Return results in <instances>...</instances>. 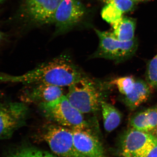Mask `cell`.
<instances>
[{
  "label": "cell",
  "instance_id": "d6986e66",
  "mask_svg": "<svg viewBox=\"0 0 157 157\" xmlns=\"http://www.w3.org/2000/svg\"><path fill=\"white\" fill-rule=\"evenodd\" d=\"M10 157H59L34 148H25L15 152Z\"/></svg>",
  "mask_w": 157,
  "mask_h": 157
},
{
  "label": "cell",
  "instance_id": "4316f807",
  "mask_svg": "<svg viewBox=\"0 0 157 157\" xmlns=\"http://www.w3.org/2000/svg\"><path fill=\"white\" fill-rule=\"evenodd\" d=\"M3 1H4V0H0V4H1V3H2V2Z\"/></svg>",
  "mask_w": 157,
  "mask_h": 157
},
{
  "label": "cell",
  "instance_id": "277c9868",
  "mask_svg": "<svg viewBox=\"0 0 157 157\" xmlns=\"http://www.w3.org/2000/svg\"><path fill=\"white\" fill-rule=\"evenodd\" d=\"M99 39L98 49L90 59L104 58L117 62L122 61L132 56L137 48L136 39L129 41L119 40L111 32L95 29Z\"/></svg>",
  "mask_w": 157,
  "mask_h": 157
},
{
  "label": "cell",
  "instance_id": "7c38bea8",
  "mask_svg": "<svg viewBox=\"0 0 157 157\" xmlns=\"http://www.w3.org/2000/svg\"><path fill=\"white\" fill-rule=\"evenodd\" d=\"M62 1L46 0L29 20L39 24L52 23L55 14Z\"/></svg>",
  "mask_w": 157,
  "mask_h": 157
},
{
  "label": "cell",
  "instance_id": "7a4b0ae2",
  "mask_svg": "<svg viewBox=\"0 0 157 157\" xmlns=\"http://www.w3.org/2000/svg\"><path fill=\"white\" fill-rule=\"evenodd\" d=\"M66 96L71 104L83 114L101 109L103 99L101 83L88 76L69 86Z\"/></svg>",
  "mask_w": 157,
  "mask_h": 157
},
{
  "label": "cell",
  "instance_id": "2e32d148",
  "mask_svg": "<svg viewBox=\"0 0 157 157\" xmlns=\"http://www.w3.org/2000/svg\"><path fill=\"white\" fill-rule=\"evenodd\" d=\"M136 80L133 76H124L116 78L110 82V84L115 85L119 91L125 96L132 91Z\"/></svg>",
  "mask_w": 157,
  "mask_h": 157
},
{
  "label": "cell",
  "instance_id": "484cf974",
  "mask_svg": "<svg viewBox=\"0 0 157 157\" xmlns=\"http://www.w3.org/2000/svg\"><path fill=\"white\" fill-rule=\"evenodd\" d=\"M155 132L156 135V136L157 137V127L156 129V130L155 131Z\"/></svg>",
  "mask_w": 157,
  "mask_h": 157
},
{
  "label": "cell",
  "instance_id": "6da1fadb",
  "mask_svg": "<svg viewBox=\"0 0 157 157\" xmlns=\"http://www.w3.org/2000/svg\"><path fill=\"white\" fill-rule=\"evenodd\" d=\"M87 76L70 56L63 54L21 75L0 73V82L24 85L43 83L63 88L69 87Z\"/></svg>",
  "mask_w": 157,
  "mask_h": 157
},
{
  "label": "cell",
  "instance_id": "44dd1931",
  "mask_svg": "<svg viewBox=\"0 0 157 157\" xmlns=\"http://www.w3.org/2000/svg\"><path fill=\"white\" fill-rule=\"evenodd\" d=\"M109 2L113 3L123 14L132 10L136 2L134 0H109L107 3Z\"/></svg>",
  "mask_w": 157,
  "mask_h": 157
},
{
  "label": "cell",
  "instance_id": "83f0119b",
  "mask_svg": "<svg viewBox=\"0 0 157 157\" xmlns=\"http://www.w3.org/2000/svg\"><path fill=\"white\" fill-rule=\"evenodd\" d=\"M103 1H104V2H106V3H107V2H108V1H109V0H103Z\"/></svg>",
  "mask_w": 157,
  "mask_h": 157
},
{
  "label": "cell",
  "instance_id": "5bb4252c",
  "mask_svg": "<svg viewBox=\"0 0 157 157\" xmlns=\"http://www.w3.org/2000/svg\"><path fill=\"white\" fill-rule=\"evenodd\" d=\"M112 25L113 33L119 40L129 41L135 39L136 22L133 18L122 17Z\"/></svg>",
  "mask_w": 157,
  "mask_h": 157
},
{
  "label": "cell",
  "instance_id": "d4e9b609",
  "mask_svg": "<svg viewBox=\"0 0 157 157\" xmlns=\"http://www.w3.org/2000/svg\"><path fill=\"white\" fill-rule=\"evenodd\" d=\"M135 2H137V1H149V0H134Z\"/></svg>",
  "mask_w": 157,
  "mask_h": 157
},
{
  "label": "cell",
  "instance_id": "f1b7e54d",
  "mask_svg": "<svg viewBox=\"0 0 157 157\" xmlns=\"http://www.w3.org/2000/svg\"><path fill=\"white\" fill-rule=\"evenodd\" d=\"M1 93H0V97H1Z\"/></svg>",
  "mask_w": 157,
  "mask_h": 157
},
{
  "label": "cell",
  "instance_id": "7402d4cb",
  "mask_svg": "<svg viewBox=\"0 0 157 157\" xmlns=\"http://www.w3.org/2000/svg\"><path fill=\"white\" fill-rule=\"evenodd\" d=\"M146 112L150 133L155 131L157 127V106L149 108L146 110Z\"/></svg>",
  "mask_w": 157,
  "mask_h": 157
},
{
  "label": "cell",
  "instance_id": "603a6c76",
  "mask_svg": "<svg viewBox=\"0 0 157 157\" xmlns=\"http://www.w3.org/2000/svg\"><path fill=\"white\" fill-rule=\"evenodd\" d=\"M147 157H157V146L152 150Z\"/></svg>",
  "mask_w": 157,
  "mask_h": 157
},
{
  "label": "cell",
  "instance_id": "5b68a950",
  "mask_svg": "<svg viewBox=\"0 0 157 157\" xmlns=\"http://www.w3.org/2000/svg\"><path fill=\"white\" fill-rule=\"evenodd\" d=\"M156 146L157 136L132 128L122 137L120 151L122 157H147Z\"/></svg>",
  "mask_w": 157,
  "mask_h": 157
},
{
  "label": "cell",
  "instance_id": "ac0fdd59",
  "mask_svg": "<svg viewBox=\"0 0 157 157\" xmlns=\"http://www.w3.org/2000/svg\"><path fill=\"white\" fill-rule=\"evenodd\" d=\"M146 77L147 82L150 86L157 89V54L147 64Z\"/></svg>",
  "mask_w": 157,
  "mask_h": 157
},
{
  "label": "cell",
  "instance_id": "3957f363",
  "mask_svg": "<svg viewBox=\"0 0 157 157\" xmlns=\"http://www.w3.org/2000/svg\"><path fill=\"white\" fill-rule=\"evenodd\" d=\"M38 106L43 116L59 125L72 130L89 128L84 114L75 108L65 95L55 101Z\"/></svg>",
  "mask_w": 157,
  "mask_h": 157
},
{
  "label": "cell",
  "instance_id": "9a60e30c",
  "mask_svg": "<svg viewBox=\"0 0 157 157\" xmlns=\"http://www.w3.org/2000/svg\"><path fill=\"white\" fill-rule=\"evenodd\" d=\"M123 13L111 2L107 3L101 11V16L111 25L118 21L123 17Z\"/></svg>",
  "mask_w": 157,
  "mask_h": 157
},
{
  "label": "cell",
  "instance_id": "52a82bcc",
  "mask_svg": "<svg viewBox=\"0 0 157 157\" xmlns=\"http://www.w3.org/2000/svg\"><path fill=\"white\" fill-rule=\"evenodd\" d=\"M27 104L8 102L0 104V140L9 138L24 123L28 115Z\"/></svg>",
  "mask_w": 157,
  "mask_h": 157
},
{
  "label": "cell",
  "instance_id": "8992f818",
  "mask_svg": "<svg viewBox=\"0 0 157 157\" xmlns=\"http://www.w3.org/2000/svg\"><path fill=\"white\" fill-rule=\"evenodd\" d=\"M44 138L54 153L59 157H84L74 145L73 130L57 124L48 125Z\"/></svg>",
  "mask_w": 157,
  "mask_h": 157
},
{
  "label": "cell",
  "instance_id": "ba28073f",
  "mask_svg": "<svg viewBox=\"0 0 157 157\" xmlns=\"http://www.w3.org/2000/svg\"><path fill=\"white\" fill-rule=\"evenodd\" d=\"M85 14L84 6L78 0H63L54 16L55 35L65 33L77 25Z\"/></svg>",
  "mask_w": 157,
  "mask_h": 157
},
{
  "label": "cell",
  "instance_id": "9c48e42d",
  "mask_svg": "<svg viewBox=\"0 0 157 157\" xmlns=\"http://www.w3.org/2000/svg\"><path fill=\"white\" fill-rule=\"evenodd\" d=\"M20 94L21 102L39 105L52 102L63 96V88L43 83L25 85Z\"/></svg>",
  "mask_w": 157,
  "mask_h": 157
},
{
  "label": "cell",
  "instance_id": "ffe728a7",
  "mask_svg": "<svg viewBox=\"0 0 157 157\" xmlns=\"http://www.w3.org/2000/svg\"><path fill=\"white\" fill-rule=\"evenodd\" d=\"M46 0H25V12L29 19L34 15Z\"/></svg>",
  "mask_w": 157,
  "mask_h": 157
},
{
  "label": "cell",
  "instance_id": "4fadbf2b",
  "mask_svg": "<svg viewBox=\"0 0 157 157\" xmlns=\"http://www.w3.org/2000/svg\"><path fill=\"white\" fill-rule=\"evenodd\" d=\"M101 109L104 129L109 133L112 132L120 124L121 114L114 106L104 100L101 102Z\"/></svg>",
  "mask_w": 157,
  "mask_h": 157
},
{
  "label": "cell",
  "instance_id": "30bf717a",
  "mask_svg": "<svg viewBox=\"0 0 157 157\" xmlns=\"http://www.w3.org/2000/svg\"><path fill=\"white\" fill-rule=\"evenodd\" d=\"M74 145L84 157H108L98 137L89 128L73 130Z\"/></svg>",
  "mask_w": 157,
  "mask_h": 157
},
{
  "label": "cell",
  "instance_id": "e0dca14e",
  "mask_svg": "<svg viewBox=\"0 0 157 157\" xmlns=\"http://www.w3.org/2000/svg\"><path fill=\"white\" fill-rule=\"evenodd\" d=\"M130 124L132 128L150 133L146 110L137 113L133 116L130 119Z\"/></svg>",
  "mask_w": 157,
  "mask_h": 157
},
{
  "label": "cell",
  "instance_id": "cb8c5ba5",
  "mask_svg": "<svg viewBox=\"0 0 157 157\" xmlns=\"http://www.w3.org/2000/svg\"><path fill=\"white\" fill-rule=\"evenodd\" d=\"M4 37H5V35L2 32L0 31V43L4 39Z\"/></svg>",
  "mask_w": 157,
  "mask_h": 157
},
{
  "label": "cell",
  "instance_id": "8fae6325",
  "mask_svg": "<svg viewBox=\"0 0 157 157\" xmlns=\"http://www.w3.org/2000/svg\"><path fill=\"white\" fill-rule=\"evenodd\" d=\"M152 88L147 82L136 80L134 88L128 94L124 96V101L131 110H134L147 101Z\"/></svg>",
  "mask_w": 157,
  "mask_h": 157
}]
</instances>
